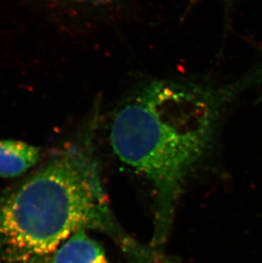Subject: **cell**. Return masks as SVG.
I'll return each instance as SVG.
<instances>
[{
  "instance_id": "1",
  "label": "cell",
  "mask_w": 262,
  "mask_h": 263,
  "mask_svg": "<svg viewBox=\"0 0 262 263\" xmlns=\"http://www.w3.org/2000/svg\"><path fill=\"white\" fill-rule=\"evenodd\" d=\"M232 94L188 83L154 81L114 114L111 147L153 184L158 231L171 229L186 177L210 148L223 102Z\"/></svg>"
},
{
  "instance_id": "2",
  "label": "cell",
  "mask_w": 262,
  "mask_h": 263,
  "mask_svg": "<svg viewBox=\"0 0 262 263\" xmlns=\"http://www.w3.org/2000/svg\"><path fill=\"white\" fill-rule=\"evenodd\" d=\"M88 229L110 236L133 263L159 258L119 226L88 146L65 149L0 199V245L13 262H41L70 237Z\"/></svg>"
},
{
  "instance_id": "3",
  "label": "cell",
  "mask_w": 262,
  "mask_h": 263,
  "mask_svg": "<svg viewBox=\"0 0 262 263\" xmlns=\"http://www.w3.org/2000/svg\"><path fill=\"white\" fill-rule=\"evenodd\" d=\"M40 263H109L104 250L86 231L78 232Z\"/></svg>"
},
{
  "instance_id": "4",
  "label": "cell",
  "mask_w": 262,
  "mask_h": 263,
  "mask_svg": "<svg viewBox=\"0 0 262 263\" xmlns=\"http://www.w3.org/2000/svg\"><path fill=\"white\" fill-rule=\"evenodd\" d=\"M38 146L15 140H0V176L13 178L24 174L40 161Z\"/></svg>"
}]
</instances>
